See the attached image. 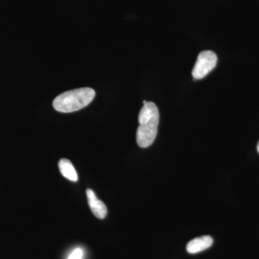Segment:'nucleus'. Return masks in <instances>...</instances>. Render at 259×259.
I'll return each instance as SVG.
<instances>
[{"instance_id": "1", "label": "nucleus", "mask_w": 259, "mask_h": 259, "mask_svg": "<svg viewBox=\"0 0 259 259\" xmlns=\"http://www.w3.org/2000/svg\"><path fill=\"white\" fill-rule=\"evenodd\" d=\"M139 126L136 140L141 148H148L152 145L157 136L159 123V111L152 102H147L141 108L139 115Z\"/></svg>"}, {"instance_id": "6", "label": "nucleus", "mask_w": 259, "mask_h": 259, "mask_svg": "<svg viewBox=\"0 0 259 259\" xmlns=\"http://www.w3.org/2000/svg\"><path fill=\"white\" fill-rule=\"evenodd\" d=\"M59 171L61 175L68 180L76 182L78 181V175L76 173L72 163L66 158H61L59 162Z\"/></svg>"}, {"instance_id": "9", "label": "nucleus", "mask_w": 259, "mask_h": 259, "mask_svg": "<svg viewBox=\"0 0 259 259\" xmlns=\"http://www.w3.org/2000/svg\"><path fill=\"white\" fill-rule=\"evenodd\" d=\"M143 103H144V105H145V104L147 103V101H146V100H144V101L143 102Z\"/></svg>"}, {"instance_id": "7", "label": "nucleus", "mask_w": 259, "mask_h": 259, "mask_svg": "<svg viewBox=\"0 0 259 259\" xmlns=\"http://www.w3.org/2000/svg\"><path fill=\"white\" fill-rule=\"evenodd\" d=\"M83 258V250L81 248H76L70 253L68 259H82Z\"/></svg>"}, {"instance_id": "2", "label": "nucleus", "mask_w": 259, "mask_h": 259, "mask_svg": "<svg viewBox=\"0 0 259 259\" xmlns=\"http://www.w3.org/2000/svg\"><path fill=\"white\" fill-rule=\"evenodd\" d=\"M95 97L93 89L83 88L70 90L56 97L53 106L56 111L69 113L78 111L91 103Z\"/></svg>"}, {"instance_id": "5", "label": "nucleus", "mask_w": 259, "mask_h": 259, "mask_svg": "<svg viewBox=\"0 0 259 259\" xmlns=\"http://www.w3.org/2000/svg\"><path fill=\"white\" fill-rule=\"evenodd\" d=\"M213 239L209 236L198 237L187 243V250L189 253L194 254L209 248L212 245Z\"/></svg>"}, {"instance_id": "4", "label": "nucleus", "mask_w": 259, "mask_h": 259, "mask_svg": "<svg viewBox=\"0 0 259 259\" xmlns=\"http://www.w3.org/2000/svg\"><path fill=\"white\" fill-rule=\"evenodd\" d=\"M87 197H88V204L90 209L95 214V217L102 220L106 217L107 208L106 205L102 201L97 198L96 194L93 190H87Z\"/></svg>"}, {"instance_id": "3", "label": "nucleus", "mask_w": 259, "mask_h": 259, "mask_svg": "<svg viewBox=\"0 0 259 259\" xmlns=\"http://www.w3.org/2000/svg\"><path fill=\"white\" fill-rule=\"evenodd\" d=\"M217 62L218 56L213 51H202L199 54L193 70H192V76H193L194 79H203L214 69Z\"/></svg>"}, {"instance_id": "8", "label": "nucleus", "mask_w": 259, "mask_h": 259, "mask_svg": "<svg viewBox=\"0 0 259 259\" xmlns=\"http://www.w3.org/2000/svg\"><path fill=\"white\" fill-rule=\"evenodd\" d=\"M257 151H258V152L259 153V141L258 143V145H257Z\"/></svg>"}]
</instances>
